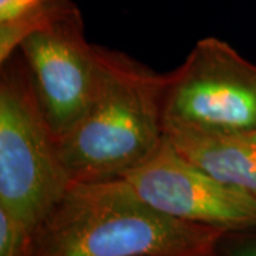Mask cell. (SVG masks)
<instances>
[{
  "instance_id": "6da1fadb",
  "label": "cell",
  "mask_w": 256,
  "mask_h": 256,
  "mask_svg": "<svg viewBox=\"0 0 256 256\" xmlns=\"http://www.w3.org/2000/svg\"><path fill=\"white\" fill-rule=\"evenodd\" d=\"M225 234L165 215L118 176L73 182L32 232L24 256H202Z\"/></svg>"
},
{
  "instance_id": "7a4b0ae2",
  "label": "cell",
  "mask_w": 256,
  "mask_h": 256,
  "mask_svg": "<svg viewBox=\"0 0 256 256\" xmlns=\"http://www.w3.org/2000/svg\"><path fill=\"white\" fill-rule=\"evenodd\" d=\"M98 50V77L88 108L57 138L73 182L118 178L152 156L165 138L166 74L110 48Z\"/></svg>"
},
{
  "instance_id": "3957f363",
  "label": "cell",
  "mask_w": 256,
  "mask_h": 256,
  "mask_svg": "<svg viewBox=\"0 0 256 256\" xmlns=\"http://www.w3.org/2000/svg\"><path fill=\"white\" fill-rule=\"evenodd\" d=\"M18 50L38 106L62 137L90 106L98 77V50L86 38L72 0H43L14 23L0 26V63Z\"/></svg>"
},
{
  "instance_id": "277c9868",
  "label": "cell",
  "mask_w": 256,
  "mask_h": 256,
  "mask_svg": "<svg viewBox=\"0 0 256 256\" xmlns=\"http://www.w3.org/2000/svg\"><path fill=\"white\" fill-rule=\"evenodd\" d=\"M0 64V208L32 235L73 180L20 53Z\"/></svg>"
},
{
  "instance_id": "5b68a950",
  "label": "cell",
  "mask_w": 256,
  "mask_h": 256,
  "mask_svg": "<svg viewBox=\"0 0 256 256\" xmlns=\"http://www.w3.org/2000/svg\"><path fill=\"white\" fill-rule=\"evenodd\" d=\"M164 118L205 131L256 130V64L216 37L202 38L166 74Z\"/></svg>"
},
{
  "instance_id": "8992f818",
  "label": "cell",
  "mask_w": 256,
  "mask_h": 256,
  "mask_svg": "<svg viewBox=\"0 0 256 256\" xmlns=\"http://www.w3.org/2000/svg\"><path fill=\"white\" fill-rule=\"evenodd\" d=\"M165 215L225 232L256 228V200L191 162L165 137L156 152L122 176Z\"/></svg>"
},
{
  "instance_id": "52a82bcc",
  "label": "cell",
  "mask_w": 256,
  "mask_h": 256,
  "mask_svg": "<svg viewBox=\"0 0 256 256\" xmlns=\"http://www.w3.org/2000/svg\"><path fill=\"white\" fill-rule=\"evenodd\" d=\"M165 137L214 178L256 200V130L205 131L165 122Z\"/></svg>"
},
{
  "instance_id": "ba28073f",
  "label": "cell",
  "mask_w": 256,
  "mask_h": 256,
  "mask_svg": "<svg viewBox=\"0 0 256 256\" xmlns=\"http://www.w3.org/2000/svg\"><path fill=\"white\" fill-rule=\"evenodd\" d=\"M28 238V229L0 208V256H24Z\"/></svg>"
},
{
  "instance_id": "9c48e42d",
  "label": "cell",
  "mask_w": 256,
  "mask_h": 256,
  "mask_svg": "<svg viewBox=\"0 0 256 256\" xmlns=\"http://www.w3.org/2000/svg\"><path fill=\"white\" fill-rule=\"evenodd\" d=\"M42 2L43 0H0V26L24 18Z\"/></svg>"
},
{
  "instance_id": "30bf717a",
  "label": "cell",
  "mask_w": 256,
  "mask_h": 256,
  "mask_svg": "<svg viewBox=\"0 0 256 256\" xmlns=\"http://www.w3.org/2000/svg\"><path fill=\"white\" fill-rule=\"evenodd\" d=\"M226 235V256H256V238H232L229 232Z\"/></svg>"
},
{
  "instance_id": "8fae6325",
  "label": "cell",
  "mask_w": 256,
  "mask_h": 256,
  "mask_svg": "<svg viewBox=\"0 0 256 256\" xmlns=\"http://www.w3.org/2000/svg\"><path fill=\"white\" fill-rule=\"evenodd\" d=\"M202 256H215V252H210V254H206V255H202Z\"/></svg>"
}]
</instances>
